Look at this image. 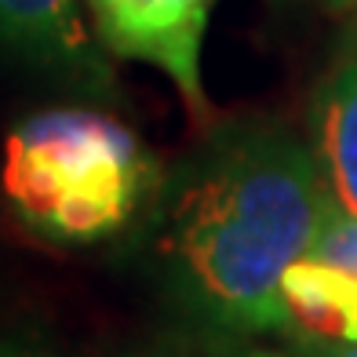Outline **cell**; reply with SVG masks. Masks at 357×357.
Masks as SVG:
<instances>
[{"label":"cell","instance_id":"6da1fadb","mask_svg":"<svg viewBox=\"0 0 357 357\" xmlns=\"http://www.w3.org/2000/svg\"><path fill=\"white\" fill-rule=\"evenodd\" d=\"M314 146L278 121L212 124L160 178L150 204V263L186 317L226 335L278 332V288L328 219Z\"/></svg>","mask_w":357,"mask_h":357},{"label":"cell","instance_id":"7a4b0ae2","mask_svg":"<svg viewBox=\"0 0 357 357\" xmlns=\"http://www.w3.org/2000/svg\"><path fill=\"white\" fill-rule=\"evenodd\" d=\"M157 157L99 109H40L11 128L0 190L22 226L55 245H99L160 190Z\"/></svg>","mask_w":357,"mask_h":357},{"label":"cell","instance_id":"3957f363","mask_svg":"<svg viewBox=\"0 0 357 357\" xmlns=\"http://www.w3.org/2000/svg\"><path fill=\"white\" fill-rule=\"evenodd\" d=\"M215 4L219 0H88L102 52L160 70L201 128H212L201 44Z\"/></svg>","mask_w":357,"mask_h":357},{"label":"cell","instance_id":"277c9868","mask_svg":"<svg viewBox=\"0 0 357 357\" xmlns=\"http://www.w3.org/2000/svg\"><path fill=\"white\" fill-rule=\"evenodd\" d=\"M0 44L66 88L113 91L109 62L88 33L80 0H0Z\"/></svg>","mask_w":357,"mask_h":357},{"label":"cell","instance_id":"5b68a950","mask_svg":"<svg viewBox=\"0 0 357 357\" xmlns=\"http://www.w3.org/2000/svg\"><path fill=\"white\" fill-rule=\"evenodd\" d=\"M278 332L324 354L357 347V273L303 255L291 263L278 288Z\"/></svg>","mask_w":357,"mask_h":357},{"label":"cell","instance_id":"8992f818","mask_svg":"<svg viewBox=\"0 0 357 357\" xmlns=\"http://www.w3.org/2000/svg\"><path fill=\"white\" fill-rule=\"evenodd\" d=\"M310 146L332 204L357 219V55L343 59L321 80Z\"/></svg>","mask_w":357,"mask_h":357},{"label":"cell","instance_id":"52a82bcc","mask_svg":"<svg viewBox=\"0 0 357 357\" xmlns=\"http://www.w3.org/2000/svg\"><path fill=\"white\" fill-rule=\"evenodd\" d=\"M317 259H324V263H335L343 266L350 273H357V219L339 212V208L332 204L328 208V219H324L321 234H317V245L314 252Z\"/></svg>","mask_w":357,"mask_h":357},{"label":"cell","instance_id":"ba28073f","mask_svg":"<svg viewBox=\"0 0 357 357\" xmlns=\"http://www.w3.org/2000/svg\"><path fill=\"white\" fill-rule=\"evenodd\" d=\"M201 357H291V354L266 350V347H234V350H215V354H201Z\"/></svg>","mask_w":357,"mask_h":357},{"label":"cell","instance_id":"9c48e42d","mask_svg":"<svg viewBox=\"0 0 357 357\" xmlns=\"http://www.w3.org/2000/svg\"><path fill=\"white\" fill-rule=\"evenodd\" d=\"M0 357H52V354L26 347V343H11V339H0Z\"/></svg>","mask_w":357,"mask_h":357},{"label":"cell","instance_id":"30bf717a","mask_svg":"<svg viewBox=\"0 0 357 357\" xmlns=\"http://www.w3.org/2000/svg\"><path fill=\"white\" fill-rule=\"evenodd\" d=\"M321 4L335 15H357V0H321Z\"/></svg>","mask_w":357,"mask_h":357},{"label":"cell","instance_id":"8fae6325","mask_svg":"<svg viewBox=\"0 0 357 357\" xmlns=\"http://www.w3.org/2000/svg\"><path fill=\"white\" fill-rule=\"evenodd\" d=\"M324 357H357V347H347V350H332V354H324Z\"/></svg>","mask_w":357,"mask_h":357}]
</instances>
